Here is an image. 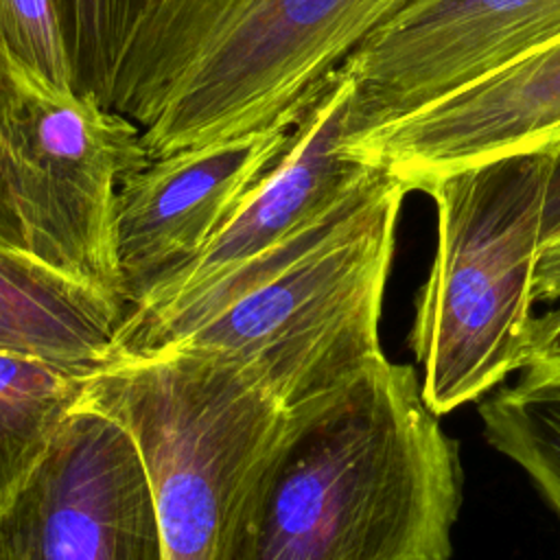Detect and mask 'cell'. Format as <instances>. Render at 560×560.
Here are the masks:
<instances>
[{
  "mask_svg": "<svg viewBox=\"0 0 560 560\" xmlns=\"http://www.w3.org/2000/svg\"><path fill=\"white\" fill-rule=\"evenodd\" d=\"M464 470L411 365L385 354L287 411L225 560H451Z\"/></svg>",
  "mask_w": 560,
  "mask_h": 560,
  "instance_id": "6da1fadb",
  "label": "cell"
},
{
  "mask_svg": "<svg viewBox=\"0 0 560 560\" xmlns=\"http://www.w3.org/2000/svg\"><path fill=\"white\" fill-rule=\"evenodd\" d=\"M405 0H160L131 37L112 109L149 158L271 125Z\"/></svg>",
  "mask_w": 560,
  "mask_h": 560,
  "instance_id": "7a4b0ae2",
  "label": "cell"
},
{
  "mask_svg": "<svg viewBox=\"0 0 560 560\" xmlns=\"http://www.w3.org/2000/svg\"><path fill=\"white\" fill-rule=\"evenodd\" d=\"M547 171L549 149L512 153L424 190L435 203L438 241L409 348L424 402L438 416L490 394L523 365Z\"/></svg>",
  "mask_w": 560,
  "mask_h": 560,
  "instance_id": "3957f363",
  "label": "cell"
},
{
  "mask_svg": "<svg viewBox=\"0 0 560 560\" xmlns=\"http://www.w3.org/2000/svg\"><path fill=\"white\" fill-rule=\"evenodd\" d=\"M405 195L389 177L282 269L153 354L225 361L284 411L346 383L383 357L378 322Z\"/></svg>",
  "mask_w": 560,
  "mask_h": 560,
  "instance_id": "277c9868",
  "label": "cell"
},
{
  "mask_svg": "<svg viewBox=\"0 0 560 560\" xmlns=\"http://www.w3.org/2000/svg\"><path fill=\"white\" fill-rule=\"evenodd\" d=\"M81 405L136 440L162 558L225 560L243 492L287 411L230 363L182 352L112 359L90 374Z\"/></svg>",
  "mask_w": 560,
  "mask_h": 560,
  "instance_id": "5b68a950",
  "label": "cell"
},
{
  "mask_svg": "<svg viewBox=\"0 0 560 560\" xmlns=\"http://www.w3.org/2000/svg\"><path fill=\"white\" fill-rule=\"evenodd\" d=\"M20 70L11 186L28 254L118 298L116 197L151 160L142 131L92 96Z\"/></svg>",
  "mask_w": 560,
  "mask_h": 560,
  "instance_id": "8992f818",
  "label": "cell"
},
{
  "mask_svg": "<svg viewBox=\"0 0 560 560\" xmlns=\"http://www.w3.org/2000/svg\"><path fill=\"white\" fill-rule=\"evenodd\" d=\"M560 39V0H405L341 70L343 144L440 103Z\"/></svg>",
  "mask_w": 560,
  "mask_h": 560,
  "instance_id": "52a82bcc",
  "label": "cell"
},
{
  "mask_svg": "<svg viewBox=\"0 0 560 560\" xmlns=\"http://www.w3.org/2000/svg\"><path fill=\"white\" fill-rule=\"evenodd\" d=\"M0 560H164L131 433L81 405L0 516Z\"/></svg>",
  "mask_w": 560,
  "mask_h": 560,
  "instance_id": "ba28073f",
  "label": "cell"
},
{
  "mask_svg": "<svg viewBox=\"0 0 560 560\" xmlns=\"http://www.w3.org/2000/svg\"><path fill=\"white\" fill-rule=\"evenodd\" d=\"M306 101L267 127L151 158L125 177L116 197L114 258L116 291L129 308L206 252L280 162Z\"/></svg>",
  "mask_w": 560,
  "mask_h": 560,
  "instance_id": "9c48e42d",
  "label": "cell"
},
{
  "mask_svg": "<svg viewBox=\"0 0 560 560\" xmlns=\"http://www.w3.org/2000/svg\"><path fill=\"white\" fill-rule=\"evenodd\" d=\"M348 98L350 83L339 68L311 92L280 162L188 269L129 308L116 341L186 306L389 177L341 147Z\"/></svg>",
  "mask_w": 560,
  "mask_h": 560,
  "instance_id": "30bf717a",
  "label": "cell"
},
{
  "mask_svg": "<svg viewBox=\"0 0 560 560\" xmlns=\"http://www.w3.org/2000/svg\"><path fill=\"white\" fill-rule=\"evenodd\" d=\"M556 144L560 39L343 149L389 173L407 192H424L459 168Z\"/></svg>",
  "mask_w": 560,
  "mask_h": 560,
  "instance_id": "8fae6325",
  "label": "cell"
},
{
  "mask_svg": "<svg viewBox=\"0 0 560 560\" xmlns=\"http://www.w3.org/2000/svg\"><path fill=\"white\" fill-rule=\"evenodd\" d=\"M129 306L28 252L0 247V350L98 370Z\"/></svg>",
  "mask_w": 560,
  "mask_h": 560,
  "instance_id": "7c38bea8",
  "label": "cell"
},
{
  "mask_svg": "<svg viewBox=\"0 0 560 560\" xmlns=\"http://www.w3.org/2000/svg\"><path fill=\"white\" fill-rule=\"evenodd\" d=\"M94 370L0 350V516L79 409Z\"/></svg>",
  "mask_w": 560,
  "mask_h": 560,
  "instance_id": "4fadbf2b",
  "label": "cell"
},
{
  "mask_svg": "<svg viewBox=\"0 0 560 560\" xmlns=\"http://www.w3.org/2000/svg\"><path fill=\"white\" fill-rule=\"evenodd\" d=\"M483 435L560 514V392L501 387L479 405Z\"/></svg>",
  "mask_w": 560,
  "mask_h": 560,
  "instance_id": "5bb4252c",
  "label": "cell"
},
{
  "mask_svg": "<svg viewBox=\"0 0 560 560\" xmlns=\"http://www.w3.org/2000/svg\"><path fill=\"white\" fill-rule=\"evenodd\" d=\"M160 0H55L72 90L112 107L120 59Z\"/></svg>",
  "mask_w": 560,
  "mask_h": 560,
  "instance_id": "9a60e30c",
  "label": "cell"
},
{
  "mask_svg": "<svg viewBox=\"0 0 560 560\" xmlns=\"http://www.w3.org/2000/svg\"><path fill=\"white\" fill-rule=\"evenodd\" d=\"M0 39L15 63L55 88L72 90L55 0H0Z\"/></svg>",
  "mask_w": 560,
  "mask_h": 560,
  "instance_id": "2e32d148",
  "label": "cell"
},
{
  "mask_svg": "<svg viewBox=\"0 0 560 560\" xmlns=\"http://www.w3.org/2000/svg\"><path fill=\"white\" fill-rule=\"evenodd\" d=\"M22 92V70L0 39V247L28 252L11 186V138Z\"/></svg>",
  "mask_w": 560,
  "mask_h": 560,
  "instance_id": "e0dca14e",
  "label": "cell"
},
{
  "mask_svg": "<svg viewBox=\"0 0 560 560\" xmlns=\"http://www.w3.org/2000/svg\"><path fill=\"white\" fill-rule=\"evenodd\" d=\"M518 387L560 392V306L532 319Z\"/></svg>",
  "mask_w": 560,
  "mask_h": 560,
  "instance_id": "ac0fdd59",
  "label": "cell"
},
{
  "mask_svg": "<svg viewBox=\"0 0 560 560\" xmlns=\"http://www.w3.org/2000/svg\"><path fill=\"white\" fill-rule=\"evenodd\" d=\"M532 295L536 304L560 300V236L547 241L536 258Z\"/></svg>",
  "mask_w": 560,
  "mask_h": 560,
  "instance_id": "d6986e66",
  "label": "cell"
},
{
  "mask_svg": "<svg viewBox=\"0 0 560 560\" xmlns=\"http://www.w3.org/2000/svg\"><path fill=\"white\" fill-rule=\"evenodd\" d=\"M560 236V144L549 149V171L542 210V245Z\"/></svg>",
  "mask_w": 560,
  "mask_h": 560,
  "instance_id": "ffe728a7",
  "label": "cell"
}]
</instances>
